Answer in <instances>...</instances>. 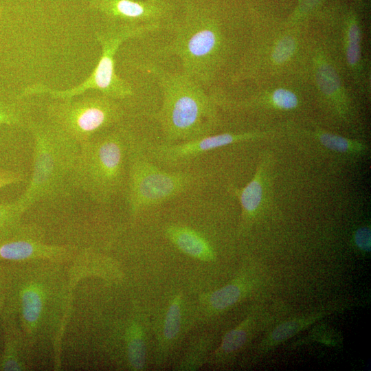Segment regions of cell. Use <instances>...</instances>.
Segmentation results:
<instances>
[{
  "mask_svg": "<svg viewBox=\"0 0 371 371\" xmlns=\"http://www.w3.org/2000/svg\"><path fill=\"white\" fill-rule=\"evenodd\" d=\"M355 246L361 251L370 252L371 247V230L370 227L363 226L358 228L353 236Z\"/></svg>",
  "mask_w": 371,
  "mask_h": 371,
  "instance_id": "obj_29",
  "label": "cell"
},
{
  "mask_svg": "<svg viewBox=\"0 0 371 371\" xmlns=\"http://www.w3.org/2000/svg\"><path fill=\"white\" fill-rule=\"evenodd\" d=\"M160 28L156 25L106 23L95 32V38L101 49L99 60L89 76L82 83L64 90L36 84L23 88L18 95L23 99L36 95H47L53 99H65L93 90L117 100L131 98L134 94L132 85L115 71L117 52L125 41Z\"/></svg>",
  "mask_w": 371,
  "mask_h": 371,
  "instance_id": "obj_5",
  "label": "cell"
},
{
  "mask_svg": "<svg viewBox=\"0 0 371 371\" xmlns=\"http://www.w3.org/2000/svg\"><path fill=\"white\" fill-rule=\"evenodd\" d=\"M61 264L0 262L5 304L15 312L27 349L38 339H58L63 328L69 291Z\"/></svg>",
  "mask_w": 371,
  "mask_h": 371,
  "instance_id": "obj_1",
  "label": "cell"
},
{
  "mask_svg": "<svg viewBox=\"0 0 371 371\" xmlns=\"http://www.w3.org/2000/svg\"><path fill=\"white\" fill-rule=\"evenodd\" d=\"M91 9L106 23L156 25L161 27L167 17L164 5L135 0H88Z\"/></svg>",
  "mask_w": 371,
  "mask_h": 371,
  "instance_id": "obj_12",
  "label": "cell"
},
{
  "mask_svg": "<svg viewBox=\"0 0 371 371\" xmlns=\"http://www.w3.org/2000/svg\"><path fill=\"white\" fill-rule=\"evenodd\" d=\"M321 91L327 95H333L339 87V81L335 70L330 66L322 65L316 74Z\"/></svg>",
  "mask_w": 371,
  "mask_h": 371,
  "instance_id": "obj_24",
  "label": "cell"
},
{
  "mask_svg": "<svg viewBox=\"0 0 371 371\" xmlns=\"http://www.w3.org/2000/svg\"><path fill=\"white\" fill-rule=\"evenodd\" d=\"M23 99L0 93V161L20 168L23 146L21 131H28L32 117ZM29 132V131H28Z\"/></svg>",
  "mask_w": 371,
  "mask_h": 371,
  "instance_id": "obj_10",
  "label": "cell"
},
{
  "mask_svg": "<svg viewBox=\"0 0 371 371\" xmlns=\"http://www.w3.org/2000/svg\"><path fill=\"white\" fill-rule=\"evenodd\" d=\"M207 339L199 337L192 342L180 361L174 368L175 370H196L207 361L208 355Z\"/></svg>",
  "mask_w": 371,
  "mask_h": 371,
  "instance_id": "obj_23",
  "label": "cell"
},
{
  "mask_svg": "<svg viewBox=\"0 0 371 371\" xmlns=\"http://www.w3.org/2000/svg\"><path fill=\"white\" fill-rule=\"evenodd\" d=\"M271 155H264L251 179L241 188L230 187V191L240 205V234L245 233L252 225L267 201Z\"/></svg>",
  "mask_w": 371,
  "mask_h": 371,
  "instance_id": "obj_13",
  "label": "cell"
},
{
  "mask_svg": "<svg viewBox=\"0 0 371 371\" xmlns=\"http://www.w3.org/2000/svg\"><path fill=\"white\" fill-rule=\"evenodd\" d=\"M173 30L169 52L179 58L181 71L203 87L212 76L221 45L215 24L203 15H188Z\"/></svg>",
  "mask_w": 371,
  "mask_h": 371,
  "instance_id": "obj_8",
  "label": "cell"
},
{
  "mask_svg": "<svg viewBox=\"0 0 371 371\" xmlns=\"http://www.w3.org/2000/svg\"><path fill=\"white\" fill-rule=\"evenodd\" d=\"M360 33L359 27L352 24L348 30L347 59L350 64L355 65L360 59Z\"/></svg>",
  "mask_w": 371,
  "mask_h": 371,
  "instance_id": "obj_26",
  "label": "cell"
},
{
  "mask_svg": "<svg viewBox=\"0 0 371 371\" xmlns=\"http://www.w3.org/2000/svg\"><path fill=\"white\" fill-rule=\"evenodd\" d=\"M328 313L329 311H322L317 314L308 315L303 319H292L284 322L271 333L270 335L265 339L262 346L271 347L281 343L301 330L308 324L315 322L319 317H322L325 313Z\"/></svg>",
  "mask_w": 371,
  "mask_h": 371,
  "instance_id": "obj_22",
  "label": "cell"
},
{
  "mask_svg": "<svg viewBox=\"0 0 371 371\" xmlns=\"http://www.w3.org/2000/svg\"><path fill=\"white\" fill-rule=\"evenodd\" d=\"M254 324V317L249 316L238 326L228 331L223 336L220 346L210 355L207 362L218 365L234 356L251 338Z\"/></svg>",
  "mask_w": 371,
  "mask_h": 371,
  "instance_id": "obj_18",
  "label": "cell"
},
{
  "mask_svg": "<svg viewBox=\"0 0 371 371\" xmlns=\"http://www.w3.org/2000/svg\"><path fill=\"white\" fill-rule=\"evenodd\" d=\"M295 43L290 37L283 38L276 46L273 58L276 63H282L287 60L294 52Z\"/></svg>",
  "mask_w": 371,
  "mask_h": 371,
  "instance_id": "obj_28",
  "label": "cell"
},
{
  "mask_svg": "<svg viewBox=\"0 0 371 371\" xmlns=\"http://www.w3.org/2000/svg\"><path fill=\"white\" fill-rule=\"evenodd\" d=\"M33 139L30 180L16 199L25 212L43 200L66 196L76 188L75 172L80 144L48 122L34 120L28 124Z\"/></svg>",
  "mask_w": 371,
  "mask_h": 371,
  "instance_id": "obj_3",
  "label": "cell"
},
{
  "mask_svg": "<svg viewBox=\"0 0 371 371\" xmlns=\"http://www.w3.org/2000/svg\"><path fill=\"white\" fill-rule=\"evenodd\" d=\"M273 105L280 109L291 110L298 105V99L292 91L285 89H278L272 95Z\"/></svg>",
  "mask_w": 371,
  "mask_h": 371,
  "instance_id": "obj_27",
  "label": "cell"
},
{
  "mask_svg": "<svg viewBox=\"0 0 371 371\" xmlns=\"http://www.w3.org/2000/svg\"><path fill=\"white\" fill-rule=\"evenodd\" d=\"M26 175L21 168H16L0 161V189L23 182Z\"/></svg>",
  "mask_w": 371,
  "mask_h": 371,
  "instance_id": "obj_25",
  "label": "cell"
},
{
  "mask_svg": "<svg viewBox=\"0 0 371 371\" xmlns=\"http://www.w3.org/2000/svg\"><path fill=\"white\" fill-rule=\"evenodd\" d=\"M129 139L122 128L103 131L80 144L75 185L97 203L109 202L126 175Z\"/></svg>",
  "mask_w": 371,
  "mask_h": 371,
  "instance_id": "obj_4",
  "label": "cell"
},
{
  "mask_svg": "<svg viewBox=\"0 0 371 371\" xmlns=\"http://www.w3.org/2000/svg\"><path fill=\"white\" fill-rule=\"evenodd\" d=\"M243 277H238L227 284L200 297V308L205 316H212L240 301L249 290Z\"/></svg>",
  "mask_w": 371,
  "mask_h": 371,
  "instance_id": "obj_16",
  "label": "cell"
},
{
  "mask_svg": "<svg viewBox=\"0 0 371 371\" xmlns=\"http://www.w3.org/2000/svg\"><path fill=\"white\" fill-rule=\"evenodd\" d=\"M147 2L155 3V4H159V5H163L159 2V0H147Z\"/></svg>",
  "mask_w": 371,
  "mask_h": 371,
  "instance_id": "obj_32",
  "label": "cell"
},
{
  "mask_svg": "<svg viewBox=\"0 0 371 371\" xmlns=\"http://www.w3.org/2000/svg\"><path fill=\"white\" fill-rule=\"evenodd\" d=\"M0 317L3 341V350L0 355V370H27L28 366L25 352L27 348L16 315L4 303Z\"/></svg>",
  "mask_w": 371,
  "mask_h": 371,
  "instance_id": "obj_14",
  "label": "cell"
},
{
  "mask_svg": "<svg viewBox=\"0 0 371 371\" xmlns=\"http://www.w3.org/2000/svg\"><path fill=\"white\" fill-rule=\"evenodd\" d=\"M315 136L322 146L338 153L362 155L368 148L361 142L326 131H317Z\"/></svg>",
  "mask_w": 371,
  "mask_h": 371,
  "instance_id": "obj_20",
  "label": "cell"
},
{
  "mask_svg": "<svg viewBox=\"0 0 371 371\" xmlns=\"http://www.w3.org/2000/svg\"><path fill=\"white\" fill-rule=\"evenodd\" d=\"M3 15H4V8L1 4H0V52H1L2 21H3Z\"/></svg>",
  "mask_w": 371,
  "mask_h": 371,
  "instance_id": "obj_31",
  "label": "cell"
},
{
  "mask_svg": "<svg viewBox=\"0 0 371 371\" xmlns=\"http://www.w3.org/2000/svg\"><path fill=\"white\" fill-rule=\"evenodd\" d=\"M262 135L263 133H260L238 134L225 133L209 135L183 142L153 145L148 148V152L157 161L167 164H181L190 161L210 150L260 137Z\"/></svg>",
  "mask_w": 371,
  "mask_h": 371,
  "instance_id": "obj_11",
  "label": "cell"
},
{
  "mask_svg": "<svg viewBox=\"0 0 371 371\" xmlns=\"http://www.w3.org/2000/svg\"><path fill=\"white\" fill-rule=\"evenodd\" d=\"M5 300V286L3 276L0 271V315Z\"/></svg>",
  "mask_w": 371,
  "mask_h": 371,
  "instance_id": "obj_30",
  "label": "cell"
},
{
  "mask_svg": "<svg viewBox=\"0 0 371 371\" xmlns=\"http://www.w3.org/2000/svg\"><path fill=\"white\" fill-rule=\"evenodd\" d=\"M162 93L158 113L166 143L186 142L212 135L217 123L216 102L203 86L188 76L173 72L161 66L148 63Z\"/></svg>",
  "mask_w": 371,
  "mask_h": 371,
  "instance_id": "obj_2",
  "label": "cell"
},
{
  "mask_svg": "<svg viewBox=\"0 0 371 371\" xmlns=\"http://www.w3.org/2000/svg\"><path fill=\"white\" fill-rule=\"evenodd\" d=\"M127 359L130 368L135 371L146 368L147 349L144 328L138 321L133 320L126 332Z\"/></svg>",
  "mask_w": 371,
  "mask_h": 371,
  "instance_id": "obj_19",
  "label": "cell"
},
{
  "mask_svg": "<svg viewBox=\"0 0 371 371\" xmlns=\"http://www.w3.org/2000/svg\"><path fill=\"white\" fill-rule=\"evenodd\" d=\"M120 101L97 91L55 99L46 106L45 119L80 144L123 120Z\"/></svg>",
  "mask_w": 371,
  "mask_h": 371,
  "instance_id": "obj_6",
  "label": "cell"
},
{
  "mask_svg": "<svg viewBox=\"0 0 371 371\" xmlns=\"http://www.w3.org/2000/svg\"><path fill=\"white\" fill-rule=\"evenodd\" d=\"M24 213L16 200L0 201V241L12 236L21 228Z\"/></svg>",
  "mask_w": 371,
  "mask_h": 371,
  "instance_id": "obj_21",
  "label": "cell"
},
{
  "mask_svg": "<svg viewBox=\"0 0 371 371\" xmlns=\"http://www.w3.org/2000/svg\"><path fill=\"white\" fill-rule=\"evenodd\" d=\"M165 235L177 249L192 258L203 262H213L216 258L210 241L191 227L170 224L165 229Z\"/></svg>",
  "mask_w": 371,
  "mask_h": 371,
  "instance_id": "obj_15",
  "label": "cell"
},
{
  "mask_svg": "<svg viewBox=\"0 0 371 371\" xmlns=\"http://www.w3.org/2000/svg\"><path fill=\"white\" fill-rule=\"evenodd\" d=\"M74 248L47 244L41 229L23 223L12 236L0 241V262L48 260L64 263L74 256Z\"/></svg>",
  "mask_w": 371,
  "mask_h": 371,
  "instance_id": "obj_9",
  "label": "cell"
},
{
  "mask_svg": "<svg viewBox=\"0 0 371 371\" xmlns=\"http://www.w3.org/2000/svg\"><path fill=\"white\" fill-rule=\"evenodd\" d=\"M127 164V201L133 218L185 192L199 179L191 172L161 170L130 147Z\"/></svg>",
  "mask_w": 371,
  "mask_h": 371,
  "instance_id": "obj_7",
  "label": "cell"
},
{
  "mask_svg": "<svg viewBox=\"0 0 371 371\" xmlns=\"http://www.w3.org/2000/svg\"><path fill=\"white\" fill-rule=\"evenodd\" d=\"M182 293H178L168 305L158 336L157 359L160 361L165 360L171 347L179 338L182 326Z\"/></svg>",
  "mask_w": 371,
  "mask_h": 371,
  "instance_id": "obj_17",
  "label": "cell"
}]
</instances>
